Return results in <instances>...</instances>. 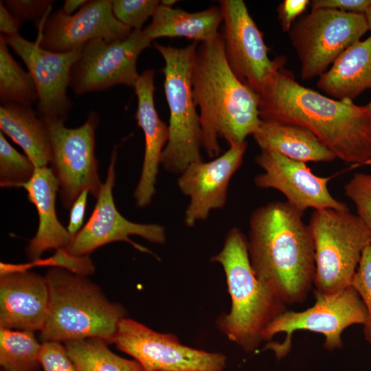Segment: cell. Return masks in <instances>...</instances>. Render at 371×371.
<instances>
[{
	"mask_svg": "<svg viewBox=\"0 0 371 371\" xmlns=\"http://www.w3.org/2000/svg\"><path fill=\"white\" fill-rule=\"evenodd\" d=\"M258 95L261 120L308 130L345 163L371 161V117L366 106L306 88L283 67L271 75Z\"/></svg>",
	"mask_w": 371,
	"mask_h": 371,
	"instance_id": "6da1fadb",
	"label": "cell"
},
{
	"mask_svg": "<svg viewBox=\"0 0 371 371\" xmlns=\"http://www.w3.org/2000/svg\"><path fill=\"white\" fill-rule=\"evenodd\" d=\"M302 216L286 201H277L257 207L249 218L252 269L286 305L304 302L314 283V242Z\"/></svg>",
	"mask_w": 371,
	"mask_h": 371,
	"instance_id": "7a4b0ae2",
	"label": "cell"
},
{
	"mask_svg": "<svg viewBox=\"0 0 371 371\" xmlns=\"http://www.w3.org/2000/svg\"><path fill=\"white\" fill-rule=\"evenodd\" d=\"M192 84L199 109L202 147L209 157L218 156V138L230 146L245 142L257 131L261 122L259 95L231 69L221 34L197 47Z\"/></svg>",
	"mask_w": 371,
	"mask_h": 371,
	"instance_id": "3957f363",
	"label": "cell"
},
{
	"mask_svg": "<svg viewBox=\"0 0 371 371\" xmlns=\"http://www.w3.org/2000/svg\"><path fill=\"white\" fill-rule=\"evenodd\" d=\"M211 261L223 267L232 300L229 313L217 319L218 328L245 352H253L264 341L269 324L288 310L286 305L256 276L247 238L240 229L229 230L222 249Z\"/></svg>",
	"mask_w": 371,
	"mask_h": 371,
	"instance_id": "277c9868",
	"label": "cell"
},
{
	"mask_svg": "<svg viewBox=\"0 0 371 371\" xmlns=\"http://www.w3.org/2000/svg\"><path fill=\"white\" fill-rule=\"evenodd\" d=\"M45 277L49 302L40 331L42 342L95 337L113 344L118 324L127 315L120 304L110 301L87 276L52 267Z\"/></svg>",
	"mask_w": 371,
	"mask_h": 371,
	"instance_id": "5b68a950",
	"label": "cell"
},
{
	"mask_svg": "<svg viewBox=\"0 0 371 371\" xmlns=\"http://www.w3.org/2000/svg\"><path fill=\"white\" fill-rule=\"evenodd\" d=\"M165 62L164 88L169 108V137L161 164L171 172L181 174L192 163L202 161L199 113L192 84L196 42L183 47L154 43Z\"/></svg>",
	"mask_w": 371,
	"mask_h": 371,
	"instance_id": "8992f818",
	"label": "cell"
},
{
	"mask_svg": "<svg viewBox=\"0 0 371 371\" xmlns=\"http://www.w3.org/2000/svg\"><path fill=\"white\" fill-rule=\"evenodd\" d=\"M308 226L315 247V295H328L351 285L371 230L347 210H314Z\"/></svg>",
	"mask_w": 371,
	"mask_h": 371,
	"instance_id": "52a82bcc",
	"label": "cell"
},
{
	"mask_svg": "<svg viewBox=\"0 0 371 371\" xmlns=\"http://www.w3.org/2000/svg\"><path fill=\"white\" fill-rule=\"evenodd\" d=\"M369 30L364 14L315 9L299 17L289 32L303 80L320 77Z\"/></svg>",
	"mask_w": 371,
	"mask_h": 371,
	"instance_id": "ba28073f",
	"label": "cell"
},
{
	"mask_svg": "<svg viewBox=\"0 0 371 371\" xmlns=\"http://www.w3.org/2000/svg\"><path fill=\"white\" fill-rule=\"evenodd\" d=\"M315 296L314 305L302 311L286 310L265 329L264 341H269L278 333L286 335L283 341H271L265 348L271 350L278 360L289 353L296 331L308 330L323 335L324 348L333 351L343 346L341 335L346 328L365 323L366 308L352 285L332 295Z\"/></svg>",
	"mask_w": 371,
	"mask_h": 371,
	"instance_id": "9c48e42d",
	"label": "cell"
},
{
	"mask_svg": "<svg viewBox=\"0 0 371 371\" xmlns=\"http://www.w3.org/2000/svg\"><path fill=\"white\" fill-rule=\"evenodd\" d=\"M41 118L50 137L52 153L49 167L58 179L63 207L70 209L84 190L97 199L103 186L95 155V132L99 121L97 114L90 113L85 122L74 128H67L64 119Z\"/></svg>",
	"mask_w": 371,
	"mask_h": 371,
	"instance_id": "30bf717a",
	"label": "cell"
},
{
	"mask_svg": "<svg viewBox=\"0 0 371 371\" xmlns=\"http://www.w3.org/2000/svg\"><path fill=\"white\" fill-rule=\"evenodd\" d=\"M113 344L144 371H224L227 366L222 353L185 346L175 335L156 332L127 317L119 323Z\"/></svg>",
	"mask_w": 371,
	"mask_h": 371,
	"instance_id": "8fae6325",
	"label": "cell"
},
{
	"mask_svg": "<svg viewBox=\"0 0 371 371\" xmlns=\"http://www.w3.org/2000/svg\"><path fill=\"white\" fill-rule=\"evenodd\" d=\"M151 42L142 30H133L122 38L89 41L81 48L80 57L71 68L69 86L78 94L105 90L116 85L134 88L140 75L137 60Z\"/></svg>",
	"mask_w": 371,
	"mask_h": 371,
	"instance_id": "7c38bea8",
	"label": "cell"
},
{
	"mask_svg": "<svg viewBox=\"0 0 371 371\" xmlns=\"http://www.w3.org/2000/svg\"><path fill=\"white\" fill-rule=\"evenodd\" d=\"M221 34L229 66L238 78L259 94L285 58L271 60L263 36L243 0H221Z\"/></svg>",
	"mask_w": 371,
	"mask_h": 371,
	"instance_id": "4fadbf2b",
	"label": "cell"
},
{
	"mask_svg": "<svg viewBox=\"0 0 371 371\" xmlns=\"http://www.w3.org/2000/svg\"><path fill=\"white\" fill-rule=\"evenodd\" d=\"M117 146L113 149L107 175L93 211L87 223L71 240L66 251L74 256H90L96 249L108 243L124 241L136 249L153 254L147 248L129 238L137 235L157 244L166 241L165 228L155 223L142 224L128 221L117 210L113 189L115 181Z\"/></svg>",
	"mask_w": 371,
	"mask_h": 371,
	"instance_id": "5bb4252c",
	"label": "cell"
},
{
	"mask_svg": "<svg viewBox=\"0 0 371 371\" xmlns=\"http://www.w3.org/2000/svg\"><path fill=\"white\" fill-rule=\"evenodd\" d=\"M8 46L26 65L36 85L39 116L66 120L71 108L67 95L73 65L80 57L81 48L67 52H54L43 48L37 39L31 42L19 34L3 35Z\"/></svg>",
	"mask_w": 371,
	"mask_h": 371,
	"instance_id": "9a60e30c",
	"label": "cell"
},
{
	"mask_svg": "<svg viewBox=\"0 0 371 371\" xmlns=\"http://www.w3.org/2000/svg\"><path fill=\"white\" fill-rule=\"evenodd\" d=\"M255 161L263 170V172L254 177L255 186L282 192L286 201L302 214L309 208L314 210L349 208L346 203L330 193L328 183L330 177L315 175L306 163L265 150L256 156Z\"/></svg>",
	"mask_w": 371,
	"mask_h": 371,
	"instance_id": "2e32d148",
	"label": "cell"
},
{
	"mask_svg": "<svg viewBox=\"0 0 371 371\" xmlns=\"http://www.w3.org/2000/svg\"><path fill=\"white\" fill-rule=\"evenodd\" d=\"M40 27L37 38L40 45L58 53L80 49L98 38H122L133 30L115 18L111 0L87 1L73 14L60 9L47 17Z\"/></svg>",
	"mask_w": 371,
	"mask_h": 371,
	"instance_id": "e0dca14e",
	"label": "cell"
},
{
	"mask_svg": "<svg viewBox=\"0 0 371 371\" xmlns=\"http://www.w3.org/2000/svg\"><path fill=\"white\" fill-rule=\"evenodd\" d=\"M247 148L246 141L230 145L222 155L208 162H193L181 174L178 187L190 198L186 225L192 227L207 218L212 210L224 207L230 179L241 166Z\"/></svg>",
	"mask_w": 371,
	"mask_h": 371,
	"instance_id": "ac0fdd59",
	"label": "cell"
},
{
	"mask_svg": "<svg viewBox=\"0 0 371 371\" xmlns=\"http://www.w3.org/2000/svg\"><path fill=\"white\" fill-rule=\"evenodd\" d=\"M49 302L45 276L30 270L0 273V328L41 331Z\"/></svg>",
	"mask_w": 371,
	"mask_h": 371,
	"instance_id": "d6986e66",
	"label": "cell"
},
{
	"mask_svg": "<svg viewBox=\"0 0 371 371\" xmlns=\"http://www.w3.org/2000/svg\"><path fill=\"white\" fill-rule=\"evenodd\" d=\"M155 71H143L135 86L138 104L135 119L145 138V150L141 175L135 189L137 207L148 206L155 193V183L163 150L169 137L168 126L161 120L155 106Z\"/></svg>",
	"mask_w": 371,
	"mask_h": 371,
	"instance_id": "ffe728a7",
	"label": "cell"
},
{
	"mask_svg": "<svg viewBox=\"0 0 371 371\" xmlns=\"http://www.w3.org/2000/svg\"><path fill=\"white\" fill-rule=\"evenodd\" d=\"M23 188L38 214L37 231L25 249L27 258L33 262L41 259L47 250L66 248L71 238L56 215L55 202L59 183L51 168H36L32 178Z\"/></svg>",
	"mask_w": 371,
	"mask_h": 371,
	"instance_id": "44dd1931",
	"label": "cell"
},
{
	"mask_svg": "<svg viewBox=\"0 0 371 371\" xmlns=\"http://www.w3.org/2000/svg\"><path fill=\"white\" fill-rule=\"evenodd\" d=\"M317 85L336 100H353L371 89V36L346 49L319 77Z\"/></svg>",
	"mask_w": 371,
	"mask_h": 371,
	"instance_id": "7402d4cb",
	"label": "cell"
},
{
	"mask_svg": "<svg viewBox=\"0 0 371 371\" xmlns=\"http://www.w3.org/2000/svg\"><path fill=\"white\" fill-rule=\"evenodd\" d=\"M253 137L261 150L295 161L330 162L337 159L311 131L299 126L261 120Z\"/></svg>",
	"mask_w": 371,
	"mask_h": 371,
	"instance_id": "603a6c76",
	"label": "cell"
},
{
	"mask_svg": "<svg viewBox=\"0 0 371 371\" xmlns=\"http://www.w3.org/2000/svg\"><path fill=\"white\" fill-rule=\"evenodd\" d=\"M222 22L220 5L188 12L160 3L150 23L143 31L151 41L161 37H184L207 43L220 35L218 28Z\"/></svg>",
	"mask_w": 371,
	"mask_h": 371,
	"instance_id": "cb8c5ba5",
	"label": "cell"
},
{
	"mask_svg": "<svg viewBox=\"0 0 371 371\" xmlns=\"http://www.w3.org/2000/svg\"><path fill=\"white\" fill-rule=\"evenodd\" d=\"M0 128L23 150L36 168L50 164L52 151L47 128L31 106L3 103L0 106Z\"/></svg>",
	"mask_w": 371,
	"mask_h": 371,
	"instance_id": "d4e9b609",
	"label": "cell"
},
{
	"mask_svg": "<svg viewBox=\"0 0 371 371\" xmlns=\"http://www.w3.org/2000/svg\"><path fill=\"white\" fill-rule=\"evenodd\" d=\"M108 344L95 337L64 342L77 371H144L137 361L118 356Z\"/></svg>",
	"mask_w": 371,
	"mask_h": 371,
	"instance_id": "484cf974",
	"label": "cell"
},
{
	"mask_svg": "<svg viewBox=\"0 0 371 371\" xmlns=\"http://www.w3.org/2000/svg\"><path fill=\"white\" fill-rule=\"evenodd\" d=\"M3 35L0 36V98L31 106L38 101L34 80L13 58Z\"/></svg>",
	"mask_w": 371,
	"mask_h": 371,
	"instance_id": "4316f807",
	"label": "cell"
},
{
	"mask_svg": "<svg viewBox=\"0 0 371 371\" xmlns=\"http://www.w3.org/2000/svg\"><path fill=\"white\" fill-rule=\"evenodd\" d=\"M40 348L34 332L0 328L1 370L38 371Z\"/></svg>",
	"mask_w": 371,
	"mask_h": 371,
	"instance_id": "83f0119b",
	"label": "cell"
},
{
	"mask_svg": "<svg viewBox=\"0 0 371 371\" xmlns=\"http://www.w3.org/2000/svg\"><path fill=\"white\" fill-rule=\"evenodd\" d=\"M36 167L26 156L19 153L0 132V186L20 188L33 177Z\"/></svg>",
	"mask_w": 371,
	"mask_h": 371,
	"instance_id": "f1b7e54d",
	"label": "cell"
},
{
	"mask_svg": "<svg viewBox=\"0 0 371 371\" xmlns=\"http://www.w3.org/2000/svg\"><path fill=\"white\" fill-rule=\"evenodd\" d=\"M160 1L113 0L112 10L115 18L132 30H142L149 17H153Z\"/></svg>",
	"mask_w": 371,
	"mask_h": 371,
	"instance_id": "f546056e",
	"label": "cell"
},
{
	"mask_svg": "<svg viewBox=\"0 0 371 371\" xmlns=\"http://www.w3.org/2000/svg\"><path fill=\"white\" fill-rule=\"evenodd\" d=\"M344 194L354 203L357 215L371 230V174L355 173L345 184Z\"/></svg>",
	"mask_w": 371,
	"mask_h": 371,
	"instance_id": "4dcf8cb0",
	"label": "cell"
},
{
	"mask_svg": "<svg viewBox=\"0 0 371 371\" xmlns=\"http://www.w3.org/2000/svg\"><path fill=\"white\" fill-rule=\"evenodd\" d=\"M351 285L366 308L367 317L363 324V332L366 341L371 345V243L362 252Z\"/></svg>",
	"mask_w": 371,
	"mask_h": 371,
	"instance_id": "1f68e13d",
	"label": "cell"
},
{
	"mask_svg": "<svg viewBox=\"0 0 371 371\" xmlns=\"http://www.w3.org/2000/svg\"><path fill=\"white\" fill-rule=\"evenodd\" d=\"M29 269L35 266H48L65 269L79 276H87L94 273L95 267L89 256H74L65 248L55 250L54 254L46 259H39L27 263Z\"/></svg>",
	"mask_w": 371,
	"mask_h": 371,
	"instance_id": "d6a6232c",
	"label": "cell"
},
{
	"mask_svg": "<svg viewBox=\"0 0 371 371\" xmlns=\"http://www.w3.org/2000/svg\"><path fill=\"white\" fill-rule=\"evenodd\" d=\"M38 360L44 371H77L65 345L60 341L42 342Z\"/></svg>",
	"mask_w": 371,
	"mask_h": 371,
	"instance_id": "836d02e7",
	"label": "cell"
},
{
	"mask_svg": "<svg viewBox=\"0 0 371 371\" xmlns=\"http://www.w3.org/2000/svg\"><path fill=\"white\" fill-rule=\"evenodd\" d=\"M3 2L7 9L21 23L43 19L53 3L48 0H8Z\"/></svg>",
	"mask_w": 371,
	"mask_h": 371,
	"instance_id": "e575fe53",
	"label": "cell"
},
{
	"mask_svg": "<svg viewBox=\"0 0 371 371\" xmlns=\"http://www.w3.org/2000/svg\"><path fill=\"white\" fill-rule=\"evenodd\" d=\"M308 0H284L277 8L278 17L282 31L288 32L297 19L310 5Z\"/></svg>",
	"mask_w": 371,
	"mask_h": 371,
	"instance_id": "d590c367",
	"label": "cell"
},
{
	"mask_svg": "<svg viewBox=\"0 0 371 371\" xmlns=\"http://www.w3.org/2000/svg\"><path fill=\"white\" fill-rule=\"evenodd\" d=\"M371 4V0H313L311 10L331 9L344 12L365 14Z\"/></svg>",
	"mask_w": 371,
	"mask_h": 371,
	"instance_id": "8d00e7d4",
	"label": "cell"
},
{
	"mask_svg": "<svg viewBox=\"0 0 371 371\" xmlns=\"http://www.w3.org/2000/svg\"><path fill=\"white\" fill-rule=\"evenodd\" d=\"M88 190H84L75 200L70 208L67 229L72 238L82 228L87 207Z\"/></svg>",
	"mask_w": 371,
	"mask_h": 371,
	"instance_id": "74e56055",
	"label": "cell"
},
{
	"mask_svg": "<svg viewBox=\"0 0 371 371\" xmlns=\"http://www.w3.org/2000/svg\"><path fill=\"white\" fill-rule=\"evenodd\" d=\"M21 22L7 9L4 3H0V30L5 36L19 34Z\"/></svg>",
	"mask_w": 371,
	"mask_h": 371,
	"instance_id": "f35d334b",
	"label": "cell"
},
{
	"mask_svg": "<svg viewBox=\"0 0 371 371\" xmlns=\"http://www.w3.org/2000/svg\"><path fill=\"white\" fill-rule=\"evenodd\" d=\"M87 1L85 0H66L61 9L65 14H73L78 8H80Z\"/></svg>",
	"mask_w": 371,
	"mask_h": 371,
	"instance_id": "ab89813d",
	"label": "cell"
},
{
	"mask_svg": "<svg viewBox=\"0 0 371 371\" xmlns=\"http://www.w3.org/2000/svg\"><path fill=\"white\" fill-rule=\"evenodd\" d=\"M364 14L366 16V21L369 27V30L371 31V4L369 6V8L367 9Z\"/></svg>",
	"mask_w": 371,
	"mask_h": 371,
	"instance_id": "60d3db41",
	"label": "cell"
},
{
	"mask_svg": "<svg viewBox=\"0 0 371 371\" xmlns=\"http://www.w3.org/2000/svg\"><path fill=\"white\" fill-rule=\"evenodd\" d=\"M177 1L175 0H163L160 1V3L166 7H172L174 4L176 3Z\"/></svg>",
	"mask_w": 371,
	"mask_h": 371,
	"instance_id": "b9f144b4",
	"label": "cell"
},
{
	"mask_svg": "<svg viewBox=\"0 0 371 371\" xmlns=\"http://www.w3.org/2000/svg\"><path fill=\"white\" fill-rule=\"evenodd\" d=\"M366 106L370 112V117H371V100L370 101L369 104Z\"/></svg>",
	"mask_w": 371,
	"mask_h": 371,
	"instance_id": "7bdbcfd3",
	"label": "cell"
}]
</instances>
